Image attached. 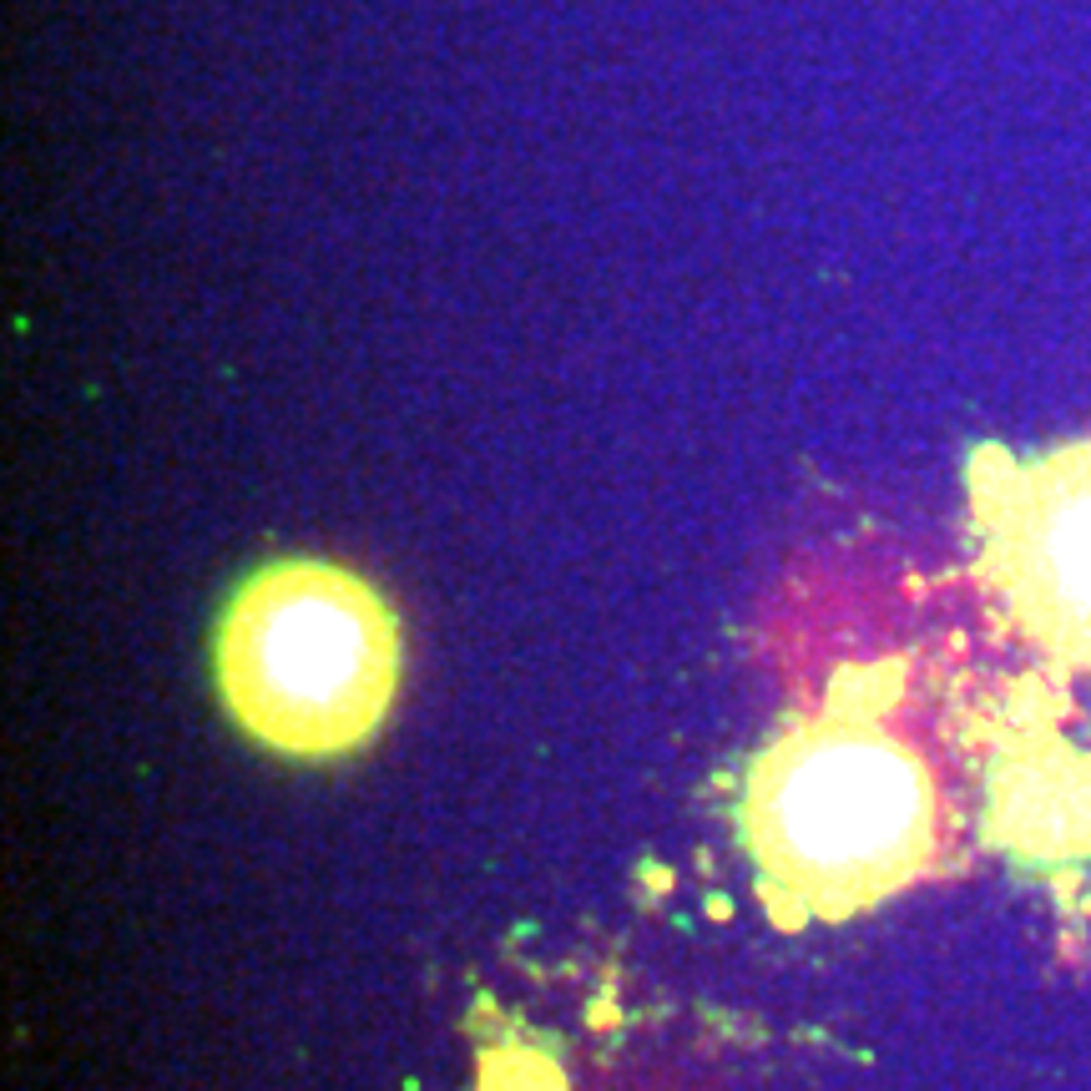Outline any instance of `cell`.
Listing matches in <instances>:
<instances>
[{"label":"cell","instance_id":"obj_1","mask_svg":"<svg viewBox=\"0 0 1091 1091\" xmlns=\"http://www.w3.org/2000/svg\"><path fill=\"white\" fill-rule=\"evenodd\" d=\"M935 783L874 698L789 723L743 793V844L783 925L850 919L935 860Z\"/></svg>","mask_w":1091,"mask_h":1091},{"label":"cell","instance_id":"obj_3","mask_svg":"<svg viewBox=\"0 0 1091 1091\" xmlns=\"http://www.w3.org/2000/svg\"><path fill=\"white\" fill-rule=\"evenodd\" d=\"M970 491L1000 601L1046 657L1091 672V440L1026 465L980 450Z\"/></svg>","mask_w":1091,"mask_h":1091},{"label":"cell","instance_id":"obj_2","mask_svg":"<svg viewBox=\"0 0 1091 1091\" xmlns=\"http://www.w3.org/2000/svg\"><path fill=\"white\" fill-rule=\"evenodd\" d=\"M218 692L233 723L288 759L359 748L400 688L390 601L329 562H274L218 621Z\"/></svg>","mask_w":1091,"mask_h":1091}]
</instances>
